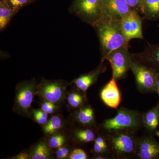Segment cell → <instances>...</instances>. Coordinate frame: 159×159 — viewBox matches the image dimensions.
Instances as JSON below:
<instances>
[{
    "label": "cell",
    "instance_id": "1",
    "mask_svg": "<svg viewBox=\"0 0 159 159\" xmlns=\"http://www.w3.org/2000/svg\"><path fill=\"white\" fill-rule=\"evenodd\" d=\"M93 26L99 37L103 59L114 50L128 45L129 42L122 32L120 20L102 17Z\"/></svg>",
    "mask_w": 159,
    "mask_h": 159
},
{
    "label": "cell",
    "instance_id": "2",
    "mask_svg": "<svg viewBox=\"0 0 159 159\" xmlns=\"http://www.w3.org/2000/svg\"><path fill=\"white\" fill-rule=\"evenodd\" d=\"M70 11L92 26L102 17L101 0H73Z\"/></svg>",
    "mask_w": 159,
    "mask_h": 159
},
{
    "label": "cell",
    "instance_id": "3",
    "mask_svg": "<svg viewBox=\"0 0 159 159\" xmlns=\"http://www.w3.org/2000/svg\"><path fill=\"white\" fill-rule=\"evenodd\" d=\"M140 125V116L136 112L121 108L118 111L116 116L104 121L103 127L107 130L116 131L122 129H134Z\"/></svg>",
    "mask_w": 159,
    "mask_h": 159
},
{
    "label": "cell",
    "instance_id": "4",
    "mask_svg": "<svg viewBox=\"0 0 159 159\" xmlns=\"http://www.w3.org/2000/svg\"><path fill=\"white\" fill-rule=\"evenodd\" d=\"M105 59L110 63L112 69V77L116 80L125 77L133 61L127 45L112 51Z\"/></svg>",
    "mask_w": 159,
    "mask_h": 159
},
{
    "label": "cell",
    "instance_id": "5",
    "mask_svg": "<svg viewBox=\"0 0 159 159\" xmlns=\"http://www.w3.org/2000/svg\"><path fill=\"white\" fill-rule=\"evenodd\" d=\"M37 86L34 80L23 81L17 85L14 108L19 113H28L34 99Z\"/></svg>",
    "mask_w": 159,
    "mask_h": 159
},
{
    "label": "cell",
    "instance_id": "6",
    "mask_svg": "<svg viewBox=\"0 0 159 159\" xmlns=\"http://www.w3.org/2000/svg\"><path fill=\"white\" fill-rule=\"evenodd\" d=\"M66 83L61 80H49L43 79L37 86L38 93L52 103H57L63 100L66 94Z\"/></svg>",
    "mask_w": 159,
    "mask_h": 159
},
{
    "label": "cell",
    "instance_id": "7",
    "mask_svg": "<svg viewBox=\"0 0 159 159\" xmlns=\"http://www.w3.org/2000/svg\"><path fill=\"white\" fill-rule=\"evenodd\" d=\"M130 69L134 75L140 90L146 93L154 91L159 73L136 61L132 62Z\"/></svg>",
    "mask_w": 159,
    "mask_h": 159
},
{
    "label": "cell",
    "instance_id": "8",
    "mask_svg": "<svg viewBox=\"0 0 159 159\" xmlns=\"http://www.w3.org/2000/svg\"><path fill=\"white\" fill-rule=\"evenodd\" d=\"M122 32L127 41L133 39H142V20L138 11L132 9L120 20Z\"/></svg>",
    "mask_w": 159,
    "mask_h": 159
},
{
    "label": "cell",
    "instance_id": "9",
    "mask_svg": "<svg viewBox=\"0 0 159 159\" xmlns=\"http://www.w3.org/2000/svg\"><path fill=\"white\" fill-rule=\"evenodd\" d=\"M101 9L102 17L120 20L132 9L125 0H101Z\"/></svg>",
    "mask_w": 159,
    "mask_h": 159
},
{
    "label": "cell",
    "instance_id": "10",
    "mask_svg": "<svg viewBox=\"0 0 159 159\" xmlns=\"http://www.w3.org/2000/svg\"><path fill=\"white\" fill-rule=\"evenodd\" d=\"M112 148L118 155L125 156L133 153L136 148L133 137L126 133H117L111 139Z\"/></svg>",
    "mask_w": 159,
    "mask_h": 159
},
{
    "label": "cell",
    "instance_id": "11",
    "mask_svg": "<svg viewBox=\"0 0 159 159\" xmlns=\"http://www.w3.org/2000/svg\"><path fill=\"white\" fill-rule=\"evenodd\" d=\"M137 150L139 158H159V142L152 137H145L141 139L138 143Z\"/></svg>",
    "mask_w": 159,
    "mask_h": 159
},
{
    "label": "cell",
    "instance_id": "12",
    "mask_svg": "<svg viewBox=\"0 0 159 159\" xmlns=\"http://www.w3.org/2000/svg\"><path fill=\"white\" fill-rule=\"evenodd\" d=\"M112 77L111 80L103 88L100 93L101 99L109 107L116 108L120 104L121 96L116 83Z\"/></svg>",
    "mask_w": 159,
    "mask_h": 159
},
{
    "label": "cell",
    "instance_id": "13",
    "mask_svg": "<svg viewBox=\"0 0 159 159\" xmlns=\"http://www.w3.org/2000/svg\"><path fill=\"white\" fill-rule=\"evenodd\" d=\"M143 120L145 127L148 130L153 132L157 130L159 125V102L144 115Z\"/></svg>",
    "mask_w": 159,
    "mask_h": 159
},
{
    "label": "cell",
    "instance_id": "14",
    "mask_svg": "<svg viewBox=\"0 0 159 159\" xmlns=\"http://www.w3.org/2000/svg\"><path fill=\"white\" fill-rule=\"evenodd\" d=\"M100 73V70H97L85 75H82L74 80L73 83L78 88L86 91L96 80Z\"/></svg>",
    "mask_w": 159,
    "mask_h": 159
},
{
    "label": "cell",
    "instance_id": "15",
    "mask_svg": "<svg viewBox=\"0 0 159 159\" xmlns=\"http://www.w3.org/2000/svg\"><path fill=\"white\" fill-rule=\"evenodd\" d=\"M16 14L10 7L7 0H0V30L7 26L12 17Z\"/></svg>",
    "mask_w": 159,
    "mask_h": 159
},
{
    "label": "cell",
    "instance_id": "16",
    "mask_svg": "<svg viewBox=\"0 0 159 159\" xmlns=\"http://www.w3.org/2000/svg\"><path fill=\"white\" fill-rule=\"evenodd\" d=\"M142 13L148 18H158L159 0H143Z\"/></svg>",
    "mask_w": 159,
    "mask_h": 159
},
{
    "label": "cell",
    "instance_id": "17",
    "mask_svg": "<svg viewBox=\"0 0 159 159\" xmlns=\"http://www.w3.org/2000/svg\"><path fill=\"white\" fill-rule=\"evenodd\" d=\"M51 152L48 146L43 142H40L34 147L30 155L32 159H47L51 157Z\"/></svg>",
    "mask_w": 159,
    "mask_h": 159
},
{
    "label": "cell",
    "instance_id": "18",
    "mask_svg": "<svg viewBox=\"0 0 159 159\" xmlns=\"http://www.w3.org/2000/svg\"><path fill=\"white\" fill-rule=\"evenodd\" d=\"M62 126V121L59 117L54 116L46 124L43 130L46 134H51L56 132Z\"/></svg>",
    "mask_w": 159,
    "mask_h": 159
},
{
    "label": "cell",
    "instance_id": "19",
    "mask_svg": "<svg viewBox=\"0 0 159 159\" xmlns=\"http://www.w3.org/2000/svg\"><path fill=\"white\" fill-rule=\"evenodd\" d=\"M94 115L93 109L90 107H86L79 111L77 114V119L82 124H90L93 120Z\"/></svg>",
    "mask_w": 159,
    "mask_h": 159
},
{
    "label": "cell",
    "instance_id": "20",
    "mask_svg": "<svg viewBox=\"0 0 159 159\" xmlns=\"http://www.w3.org/2000/svg\"><path fill=\"white\" fill-rule=\"evenodd\" d=\"M11 9L17 13L20 9L31 4L35 0H7Z\"/></svg>",
    "mask_w": 159,
    "mask_h": 159
},
{
    "label": "cell",
    "instance_id": "21",
    "mask_svg": "<svg viewBox=\"0 0 159 159\" xmlns=\"http://www.w3.org/2000/svg\"><path fill=\"white\" fill-rule=\"evenodd\" d=\"M82 96L77 93H72L68 97L69 105L74 108H78L82 106L84 100Z\"/></svg>",
    "mask_w": 159,
    "mask_h": 159
},
{
    "label": "cell",
    "instance_id": "22",
    "mask_svg": "<svg viewBox=\"0 0 159 159\" xmlns=\"http://www.w3.org/2000/svg\"><path fill=\"white\" fill-rule=\"evenodd\" d=\"M76 136L80 141L84 142H89L95 140V134L90 129L80 130L76 133Z\"/></svg>",
    "mask_w": 159,
    "mask_h": 159
},
{
    "label": "cell",
    "instance_id": "23",
    "mask_svg": "<svg viewBox=\"0 0 159 159\" xmlns=\"http://www.w3.org/2000/svg\"><path fill=\"white\" fill-rule=\"evenodd\" d=\"M65 138L62 135H55L51 137L49 142V146L52 148L61 147L65 142Z\"/></svg>",
    "mask_w": 159,
    "mask_h": 159
},
{
    "label": "cell",
    "instance_id": "24",
    "mask_svg": "<svg viewBox=\"0 0 159 159\" xmlns=\"http://www.w3.org/2000/svg\"><path fill=\"white\" fill-rule=\"evenodd\" d=\"M107 146L104 139L101 137H98L95 140L94 146V150L96 153H99L103 152L106 149Z\"/></svg>",
    "mask_w": 159,
    "mask_h": 159
},
{
    "label": "cell",
    "instance_id": "25",
    "mask_svg": "<svg viewBox=\"0 0 159 159\" xmlns=\"http://www.w3.org/2000/svg\"><path fill=\"white\" fill-rule=\"evenodd\" d=\"M129 7L133 10L143 12V0H125Z\"/></svg>",
    "mask_w": 159,
    "mask_h": 159
},
{
    "label": "cell",
    "instance_id": "26",
    "mask_svg": "<svg viewBox=\"0 0 159 159\" xmlns=\"http://www.w3.org/2000/svg\"><path fill=\"white\" fill-rule=\"evenodd\" d=\"M70 159H86L87 158L86 154L84 151L79 148L74 149L70 156Z\"/></svg>",
    "mask_w": 159,
    "mask_h": 159
},
{
    "label": "cell",
    "instance_id": "27",
    "mask_svg": "<svg viewBox=\"0 0 159 159\" xmlns=\"http://www.w3.org/2000/svg\"><path fill=\"white\" fill-rule=\"evenodd\" d=\"M69 154V150L65 147H60L56 152L57 158H65Z\"/></svg>",
    "mask_w": 159,
    "mask_h": 159
},
{
    "label": "cell",
    "instance_id": "28",
    "mask_svg": "<svg viewBox=\"0 0 159 159\" xmlns=\"http://www.w3.org/2000/svg\"><path fill=\"white\" fill-rule=\"evenodd\" d=\"M34 117L35 121L39 124H42V125H46L48 123V119L43 118V117L39 116L38 115H34Z\"/></svg>",
    "mask_w": 159,
    "mask_h": 159
},
{
    "label": "cell",
    "instance_id": "29",
    "mask_svg": "<svg viewBox=\"0 0 159 159\" xmlns=\"http://www.w3.org/2000/svg\"><path fill=\"white\" fill-rule=\"evenodd\" d=\"M152 60L159 66V48L156 50L151 57Z\"/></svg>",
    "mask_w": 159,
    "mask_h": 159
},
{
    "label": "cell",
    "instance_id": "30",
    "mask_svg": "<svg viewBox=\"0 0 159 159\" xmlns=\"http://www.w3.org/2000/svg\"><path fill=\"white\" fill-rule=\"evenodd\" d=\"M33 114L38 115L39 116L43 117V118L48 119V113L42 110H34L33 111Z\"/></svg>",
    "mask_w": 159,
    "mask_h": 159
},
{
    "label": "cell",
    "instance_id": "31",
    "mask_svg": "<svg viewBox=\"0 0 159 159\" xmlns=\"http://www.w3.org/2000/svg\"><path fill=\"white\" fill-rule=\"evenodd\" d=\"M51 103L52 102H49V101H46L42 105V110L47 113V111L49 107L50 106Z\"/></svg>",
    "mask_w": 159,
    "mask_h": 159
},
{
    "label": "cell",
    "instance_id": "32",
    "mask_svg": "<svg viewBox=\"0 0 159 159\" xmlns=\"http://www.w3.org/2000/svg\"><path fill=\"white\" fill-rule=\"evenodd\" d=\"M57 107L55 105L54 103H52L49 107L47 111V113L48 114H51L54 112V110L56 109Z\"/></svg>",
    "mask_w": 159,
    "mask_h": 159
},
{
    "label": "cell",
    "instance_id": "33",
    "mask_svg": "<svg viewBox=\"0 0 159 159\" xmlns=\"http://www.w3.org/2000/svg\"><path fill=\"white\" fill-rule=\"evenodd\" d=\"M16 158L18 159H26L29 158V155L28 154L22 153L20 154L16 157Z\"/></svg>",
    "mask_w": 159,
    "mask_h": 159
},
{
    "label": "cell",
    "instance_id": "34",
    "mask_svg": "<svg viewBox=\"0 0 159 159\" xmlns=\"http://www.w3.org/2000/svg\"><path fill=\"white\" fill-rule=\"evenodd\" d=\"M154 92H156L159 95V73H158V75L156 84L155 87L154 89Z\"/></svg>",
    "mask_w": 159,
    "mask_h": 159
},
{
    "label": "cell",
    "instance_id": "35",
    "mask_svg": "<svg viewBox=\"0 0 159 159\" xmlns=\"http://www.w3.org/2000/svg\"><path fill=\"white\" fill-rule=\"evenodd\" d=\"M157 135L159 136V132H158L157 133Z\"/></svg>",
    "mask_w": 159,
    "mask_h": 159
},
{
    "label": "cell",
    "instance_id": "36",
    "mask_svg": "<svg viewBox=\"0 0 159 159\" xmlns=\"http://www.w3.org/2000/svg\"><path fill=\"white\" fill-rule=\"evenodd\" d=\"M35 1H36V0H35Z\"/></svg>",
    "mask_w": 159,
    "mask_h": 159
},
{
    "label": "cell",
    "instance_id": "37",
    "mask_svg": "<svg viewBox=\"0 0 159 159\" xmlns=\"http://www.w3.org/2000/svg\"></svg>",
    "mask_w": 159,
    "mask_h": 159
}]
</instances>
